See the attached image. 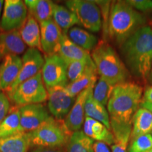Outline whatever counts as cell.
I'll return each mask as SVG.
<instances>
[{
    "mask_svg": "<svg viewBox=\"0 0 152 152\" xmlns=\"http://www.w3.org/2000/svg\"><path fill=\"white\" fill-rule=\"evenodd\" d=\"M120 47L127 68L138 78L148 80L152 67V26H143Z\"/></svg>",
    "mask_w": 152,
    "mask_h": 152,
    "instance_id": "obj_1",
    "label": "cell"
},
{
    "mask_svg": "<svg viewBox=\"0 0 152 152\" xmlns=\"http://www.w3.org/2000/svg\"><path fill=\"white\" fill-rule=\"evenodd\" d=\"M143 88L134 82L127 81L115 85L107 109L110 123L132 124V118L140 107L143 98Z\"/></svg>",
    "mask_w": 152,
    "mask_h": 152,
    "instance_id": "obj_2",
    "label": "cell"
},
{
    "mask_svg": "<svg viewBox=\"0 0 152 152\" xmlns=\"http://www.w3.org/2000/svg\"><path fill=\"white\" fill-rule=\"evenodd\" d=\"M146 21L145 17L126 1H115L110 7L107 33L110 39L121 47L131 35L146 26Z\"/></svg>",
    "mask_w": 152,
    "mask_h": 152,
    "instance_id": "obj_3",
    "label": "cell"
},
{
    "mask_svg": "<svg viewBox=\"0 0 152 152\" xmlns=\"http://www.w3.org/2000/svg\"><path fill=\"white\" fill-rule=\"evenodd\" d=\"M91 57L99 77L113 85L128 81V69L110 44L104 40L99 42Z\"/></svg>",
    "mask_w": 152,
    "mask_h": 152,
    "instance_id": "obj_4",
    "label": "cell"
},
{
    "mask_svg": "<svg viewBox=\"0 0 152 152\" xmlns=\"http://www.w3.org/2000/svg\"><path fill=\"white\" fill-rule=\"evenodd\" d=\"M28 133L31 147L46 148H62L67 145L72 134L66 128L64 120H57L53 116Z\"/></svg>",
    "mask_w": 152,
    "mask_h": 152,
    "instance_id": "obj_5",
    "label": "cell"
},
{
    "mask_svg": "<svg viewBox=\"0 0 152 152\" xmlns=\"http://www.w3.org/2000/svg\"><path fill=\"white\" fill-rule=\"evenodd\" d=\"M48 97L47 90L44 83L41 73L19 85L9 99L16 106L42 104Z\"/></svg>",
    "mask_w": 152,
    "mask_h": 152,
    "instance_id": "obj_6",
    "label": "cell"
},
{
    "mask_svg": "<svg viewBox=\"0 0 152 152\" xmlns=\"http://www.w3.org/2000/svg\"><path fill=\"white\" fill-rule=\"evenodd\" d=\"M66 7L73 12L79 25L89 31L98 33L102 28V16L99 6L96 1L89 0H69Z\"/></svg>",
    "mask_w": 152,
    "mask_h": 152,
    "instance_id": "obj_7",
    "label": "cell"
},
{
    "mask_svg": "<svg viewBox=\"0 0 152 152\" xmlns=\"http://www.w3.org/2000/svg\"><path fill=\"white\" fill-rule=\"evenodd\" d=\"M41 74L47 90L68 84L67 64L58 54L45 56Z\"/></svg>",
    "mask_w": 152,
    "mask_h": 152,
    "instance_id": "obj_8",
    "label": "cell"
},
{
    "mask_svg": "<svg viewBox=\"0 0 152 152\" xmlns=\"http://www.w3.org/2000/svg\"><path fill=\"white\" fill-rule=\"evenodd\" d=\"M4 4L0 28L3 32L18 30L28 18L26 5L21 0H6Z\"/></svg>",
    "mask_w": 152,
    "mask_h": 152,
    "instance_id": "obj_9",
    "label": "cell"
},
{
    "mask_svg": "<svg viewBox=\"0 0 152 152\" xmlns=\"http://www.w3.org/2000/svg\"><path fill=\"white\" fill-rule=\"evenodd\" d=\"M21 59L22 66L20 73L15 83L7 92L8 97L12 94L19 85L41 73L45 64V58L42 54L37 49L35 48L28 49L23 55Z\"/></svg>",
    "mask_w": 152,
    "mask_h": 152,
    "instance_id": "obj_10",
    "label": "cell"
},
{
    "mask_svg": "<svg viewBox=\"0 0 152 152\" xmlns=\"http://www.w3.org/2000/svg\"><path fill=\"white\" fill-rule=\"evenodd\" d=\"M48 109L54 118L64 120L75 103V98L68 92L65 86L47 89Z\"/></svg>",
    "mask_w": 152,
    "mask_h": 152,
    "instance_id": "obj_11",
    "label": "cell"
},
{
    "mask_svg": "<svg viewBox=\"0 0 152 152\" xmlns=\"http://www.w3.org/2000/svg\"><path fill=\"white\" fill-rule=\"evenodd\" d=\"M50 117L47 108L42 104L20 106V125L24 132H30Z\"/></svg>",
    "mask_w": 152,
    "mask_h": 152,
    "instance_id": "obj_12",
    "label": "cell"
},
{
    "mask_svg": "<svg viewBox=\"0 0 152 152\" xmlns=\"http://www.w3.org/2000/svg\"><path fill=\"white\" fill-rule=\"evenodd\" d=\"M41 33V50L45 56L58 53L61 40L63 36L61 29L53 19L39 23Z\"/></svg>",
    "mask_w": 152,
    "mask_h": 152,
    "instance_id": "obj_13",
    "label": "cell"
},
{
    "mask_svg": "<svg viewBox=\"0 0 152 152\" xmlns=\"http://www.w3.org/2000/svg\"><path fill=\"white\" fill-rule=\"evenodd\" d=\"M94 87L87 89L76 96L75 103L69 113L64 118V122L66 128L71 133L80 130L85 119V103L89 95L92 92Z\"/></svg>",
    "mask_w": 152,
    "mask_h": 152,
    "instance_id": "obj_14",
    "label": "cell"
},
{
    "mask_svg": "<svg viewBox=\"0 0 152 152\" xmlns=\"http://www.w3.org/2000/svg\"><path fill=\"white\" fill-rule=\"evenodd\" d=\"M22 66V59L16 55H9L0 65V92L9 90L16 80Z\"/></svg>",
    "mask_w": 152,
    "mask_h": 152,
    "instance_id": "obj_15",
    "label": "cell"
},
{
    "mask_svg": "<svg viewBox=\"0 0 152 152\" xmlns=\"http://www.w3.org/2000/svg\"><path fill=\"white\" fill-rule=\"evenodd\" d=\"M26 45L18 30L1 32L0 33V59L9 55L18 56L25 52Z\"/></svg>",
    "mask_w": 152,
    "mask_h": 152,
    "instance_id": "obj_16",
    "label": "cell"
},
{
    "mask_svg": "<svg viewBox=\"0 0 152 152\" xmlns=\"http://www.w3.org/2000/svg\"><path fill=\"white\" fill-rule=\"evenodd\" d=\"M62 59L66 64L75 61H92V57L90 52L85 51L73 43L66 33L63 34L58 53Z\"/></svg>",
    "mask_w": 152,
    "mask_h": 152,
    "instance_id": "obj_17",
    "label": "cell"
},
{
    "mask_svg": "<svg viewBox=\"0 0 152 152\" xmlns=\"http://www.w3.org/2000/svg\"><path fill=\"white\" fill-rule=\"evenodd\" d=\"M83 132L96 142H102L107 145L115 143L113 133L104 124L91 118L85 117Z\"/></svg>",
    "mask_w": 152,
    "mask_h": 152,
    "instance_id": "obj_18",
    "label": "cell"
},
{
    "mask_svg": "<svg viewBox=\"0 0 152 152\" xmlns=\"http://www.w3.org/2000/svg\"><path fill=\"white\" fill-rule=\"evenodd\" d=\"M25 45L30 48L41 49V33L39 23L28 14L25 23L18 30Z\"/></svg>",
    "mask_w": 152,
    "mask_h": 152,
    "instance_id": "obj_19",
    "label": "cell"
},
{
    "mask_svg": "<svg viewBox=\"0 0 152 152\" xmlns=\"http://www.w3.org/2000/svg\"><path fill=\"white\" fill-rule=\"evenodd\" d=\"M152 132V112L140 106L132 118L130 140Z\"/></svg>",
    "mask_w": 152,
    "mask_h": 152,
    "instance_id": "obj_20",
    "label": "cell"
},
{
    "mask_svg": "<svg viewBox=\"0 0 152 152\" xmlns=\"http://www.w3.org/2000/svg\"><path fill=\"white\" fill-rule=\"evenodd\" d=\"M24 3L28 9V14L39 23L53 18L55 4L53 1L49 0H26Z\"/></svg>",
    "mask_w": 152,
    "mask_h": 152,
    "instance_id": "obj_21",
    "label": "cell"
},
{
    "mask_svg": "<svg viewBox=\"0 0 152 152\" xmlns=\"http://www.w3.org/2000/svg\"><path fill=\"white\" fill-rule=\"evenodd\" d=\"M30 147L28 132H19L0 139L1 152H28Z\"/></svg>",
    "mask_w": 152,
    "mask_h": 152,
    "instance_id": "obj_22",
    "label": "cell"
},
{
    "mask_svg": "<svg viewBox=\"0 0 152 152\" xmlns=\"http://www.w3.org/2000/svg\"><path fill=\"white\" fill-rule=\"evenodd\" d=\"M66 34L73 43L89 52L92 51L99 43L96 36L77 26L71 28Z\"/></svg>",
    "mask_w": 152,
    "mask_h": 152,
    "instance_id": "obj_23",
    "label": "cell"
},
{
    "mask_svg": "<svg viewBox=\"0 0 152 152\" xmlns=\"http://www.w3.org/2000/svg\"><path fill=\"white\" fill-rule=\"evenodd\" d=\"M19 132H24L20 125V106L11 107L8 115L0 123V139L5 138Z\"/></svg>",
    "mask_w": 152,
    "mask_h": 152,
    "instance_id": "obj_24",
    "label": "cell"
},
{
    "mask_svg": "<svg viewBox=\"0 0 152 152\" xmlns=\"http://www.w3.org/2000/svg\"><path fill=\"white\" fill-rule=\"evenodd\" d=\"M92 92L89 95L85 103V116L91 118L102 123L111 130V123L108 110L104 105L99 103L93 98Z\"/></svg>",
    "mask_w": 152,
    "mask_h": 152,
    "instance_id": "obj_25",
    "label": "cell"
},
{
    "mask_svg": "<svg viewBox=\"0 0 152 152\" xmlns=\"http://www.w3.org/2000/svg\"><path fill=\"white\" fill-rule=\"evenodd\" d=\"M97 81L96 67H92L76 80L68 83L66 89L72 96L76 97L80 93L91 87H94Z\"/></svg>",
    "mask_w": 152,
    "mask_h": 152,
    "instance_id": "obj_26",
    "label": "cell"
},
{
    "mask_svg": "<svg viewBox=\"0 0 152 152\" xmlns=\"http://www.w3.org/2000/svg\"><path fill=\"white\" fill-rule=\"evenodd\" d=\"M52 19L64 33H67L75 25L79 24L78 20L73 12L67 7L57 4H54Z\"/></svg>",
    "mask_w": 152,
    "mask_h": 152,
    "instance_id": "obj_27",
    "label": "cell"
},
{
    "mask_svg": "<svg viewBox=\"0 0 152 152\" xmlns=\"http://www.w3.org/2000/svg\"><path fill=\"white\" fill-rule=\"evenodd\" d=\"M94 140L87 137L83 131L78 130L71 134L68 140L67 152H94Z\"/></svg>",
    "mask_w": 152,
    "mask_h": 152,
    "instance_id": "obj_28",
    "label": "cell"
},
{
    "mask_svg": "<svg viewBox=\"0 0 152 152\" xmlns=\"http://www.w3.org/2000/svg\"><path fill=\"white\" fill-rule=\"evenodd\" d=\"M115 85L99 77L95 84L92 92V96L96 102L104 106H107L111 98Z\"/></svg>",
    "mask_w": 152,
    "mask_h": 152,
    "instance_id": "obj_29",
    "label": "cell"
},
{
    "mask_svg": "<svg viewBox=\"0 0 152 152\" xmlns=\"http://www.w3.org/2000/svg\"><path fill=\"white\" fill-rule=\"evenodd\" d=\"M67 77L68 80L73 82L83 76L90 68L94 67L95 65L92 61H75L67 63Z\"/></svg>",
    "mask_w": 152,
    "mask_h": 152,
    "instance_id": "obj_30",
    "label": "cell"
},
{
    "mask_svg": "<svg viewBox=\"0 0 152 152\" xmlns=\"http://www.w3.org/2000/svg\"><path fill=\"white\" fill-rule=\"evenodd\" d=\"M152 149V135L144 134L130 140L128 147V152H145Z\"/></svg>",
    "mask_w": 152,
    "mask_h": 152,
    "instance_id": "obj_31",
    "label": "cell"
},
{
    "mask_svg": "<svg viewBox=\"0 0 152 152\" xmlns=\"http://www.w3.org/2000/svg\"><path fill=\"white\" fill-rule=\"evenodd\" d=\"M126 2L138 12L152 11V1L151 0H128Z\"/></svg>",
    "mask_w": 152,
    "mask_h": 152,
    "instance_id": "obj_32",
    "label": "cell"
},
{
    "mask_svg": "<svg viewBox=\"0 0 152 152\" xmlns=\"http://www.w3.org/2000/svg\"><path fill=\"white\" fill-rule=\"evenodd\" d=\"M94 152H111L107 144L102 142H95L93 144Z\"/></svg>",
    "mask_w": 152,
    "mask_h": 152,
    "instance_id": "obj_33",
    "label": "cell"
},
{
    "mask_svg": "<svg viewBox=\"0 0 152 152\" xmlns=\"http://www.w3.org/2000/svg\"><path fill=\"white\" fill-rule=\"evenodd\" d=\"M10 107V102H9L8 96L3 92H0V111Z\"/></svg>",
    "mask_w": 152,
    "mask_h": 152,
    "instance_id": "obj_34",
    "label": "cell"
},
{
    "mask_svg": "<svg viewBox=\"0 0 152 152\" xmlns=\"http://www.w3.org/2000/svg\"><path fill=\"white\" fill-rule=\"evenodd\" d=\"M31 152H65L61 148L36 147Z\"/></svg>",
    "mask_w": 152,
    "mask_h": 152,
    "instance_id": "obj_35",
    "label": "cell"
},
{
    "mask_svg": "<svg viewBox=\"0 0 152 152\" xmlns=\"http://www.w3.org/2000/svg\"><path fill=\"white\" fill-rule=\"evenodd\" d=\"M142 101L152 103V85L147 87V88L144 91Z\"/></svg>",
    "mask_w": 152,
    "mask_h": 152,
    "instance_id": "obj_36",
    "label": "cell"
},
{
    "mask_svg": "<svg viewBox=\"0 0 152 152\" xmlns=\"http://www.w3.org/2000/svg\"><path fill=\"white\" fill-rule=\"evenodd\" d=\"M111 152H128V148L123 147L118 144H113L111 146Z\"/></svg>",
    "mask_w": 152,
    "mask_h": 152,
    "instance_id": "obj_37",
    "label": "cell"
},
{
    "mask_svg": "<svg viewBox=\"0 0 152 152\" xmlns=\"http://www.w3.org/2000/svg\"><path fill=\"white\" fill-rule=\"evenodd\" d=\"M140 106H141V107L144 108V109H147L148 110H149L150 111L152 112V103L142 101L141 104H140Z\"/></svg>",
    "mask_w": 152,
    "mask_h": 152,
    "instance_id": "obj_38",
    "label": "cell"
},
{
    "mask_svg": "<svg viewBox=\"0 0 152 152\" xmlns=\"http://www.w3.org/2000/svg\"><path fill=\"white\" fill-rule=\"evenodd\" d=\"M4 3V1H3V0H0V23H1V11H2Z\"/></svg>",
    "mask_w": 152,
    "mask_h": 152,
    "instance_id": "obj_39",
    "label": "cell"
},
{
    "mask_svg": "<svg viewBox=\"0 0 152 152\" xmlns=\"http://www.w3.org/2000/svg\"><path fill=\"white\" fill-rule=\"evenodd\" d=\"M148 80L150 82V83H151V84H152V67H151V72H150L149 80Z\"/></svg>",
    "mask_w": 152,
    "mask_h": 152,
    "instance_id": "obj_40",
    "label": "cell"
},
{
    "mask_svg": "<svg viewBox=\"0 0 152 152\" xmlns=\"http://www.w3.org/2000/svg\"><path fill=\"white\" fill-rule=\"evenodd\" d=\"M145 152H152V149H149V150H148V151H145Z\"/></svg>",
    "mask_w": 152,
    "mask_h": 152,
    "instance_id": "obj_41",
    "label": "cell"
},
{
    "mask_svg": "<svg viewBox=\"0 0 152 152\" xmlns=\"http://www.w3.org/2000/svg\"><path fill=\"white\" fill-rule=\"evenodd\" d=\"M151 133H152V132H151ZM151 135H152V134H151Z\"/></svg>",
    "mask_w": 152,
    "mask_h": 152,
    "instance_id": "obj_42",
    "label": "cell"
},
{
    "mask_svg": "<svg viewBox=\"0 0 152 152\" xmlns=\"http://www.w3.org/2000/svg\"><path fill=\"white\" fill-rule=\"evenodd\" d=\"M0 152H1V151H0Z\"/></svg>",
    "mask_w": 152,
    "mask_h": 152,
    "instance_id": "obj_43",
    "label": "cell"
}]
</instances>
